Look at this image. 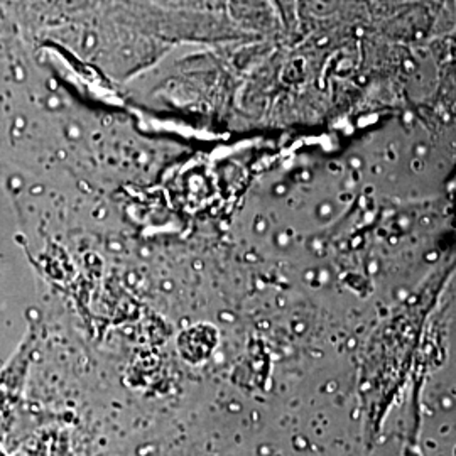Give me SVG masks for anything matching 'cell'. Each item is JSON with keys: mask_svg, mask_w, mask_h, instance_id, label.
Instances as JSON below:
<instances>
[{"mask_svg": "<svg viewBox=\"0 0 456 456\" xmlns=\"http://www.w3.org/2000/svg\"><path fill=\"white\" fill-rule=\"evenodd\" d=\"M282 19L286 26H291L296 17V9H297V0H271Z\"/></svg>", "mask_w": 456, "mask_h": 456, "instance_id": "obj_1", "label": "cell"}, {"mask_svg": "<svg viewBox=\"0 0 456 456\" xmlns=\"http://www.w3.org/2000/svg\"><path fill=\"white\" fill-rule=\"evenodd\" d=\"M443 0H369L372 9H382V7H392L401 4H426V5H440Z\"/></svg>", "mask_w": 456, "mask_h": 456, "instance_id": "obj_2", "label": "cell"}]
</instances>
